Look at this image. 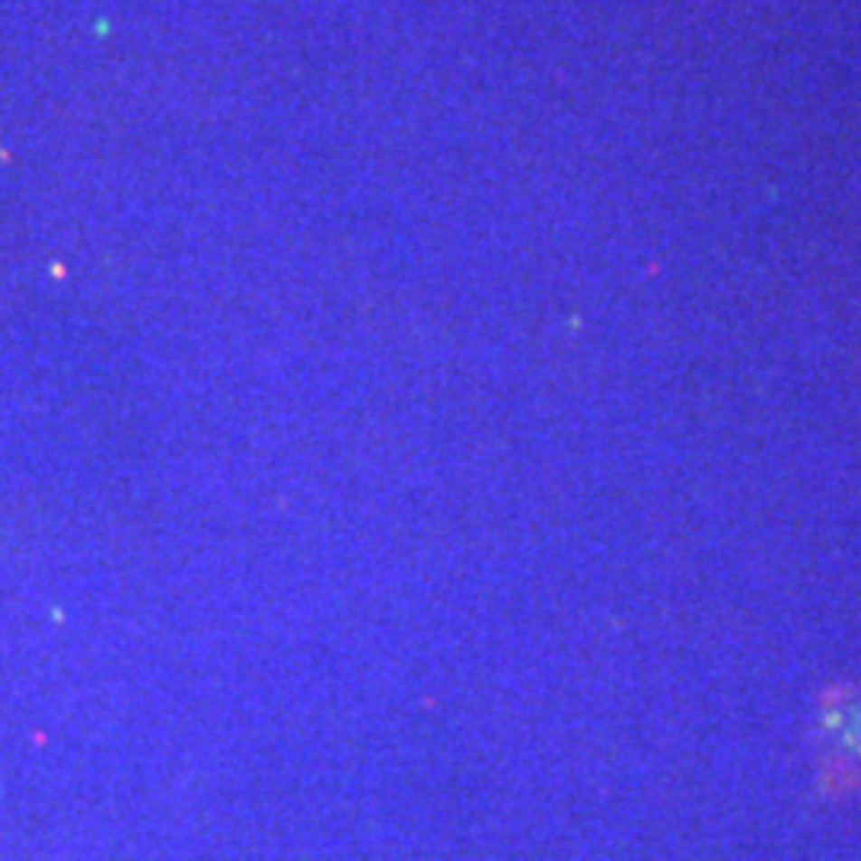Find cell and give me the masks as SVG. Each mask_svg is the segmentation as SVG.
<instances>
[{
    "label": "cell",
    "instance_id": "1",
    "mask_svg": "<svg viewBox=\"0 0 861 861\" xmlns=\"http://www.w3.org/2000/svg\"><path fill=\"white\" fill-rule=\"evenodd\" d=\"M814 762L829 798L861 791V683L823 693L814 721Z\"/></svg>",
    "mask_w": 861,
    "mask_h": 861
}]
</instances>
